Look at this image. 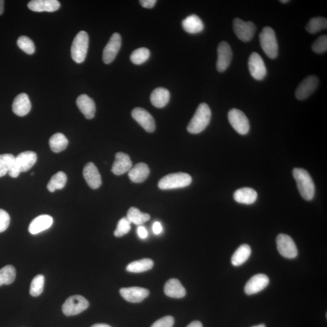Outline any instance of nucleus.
Listing matches in <instances>:
<instances>
[{
	"mask_svg": "<svg viewBox=\"0 0 327 327\" xmlns=\"http://www.w3.org/2000/svg\"><path fill=\"white\" fill-rule=\"evenodd\" d=\"M293 175L302 197L306 201L312 200L315 197V186L308 171L303 168H295Z\"/></svg>",
	"mask_w": 327,
	"mask_h": 327,
	"instance_id": "f257e3e1",
	"label": "nucleus"
},
{
	"mask_svg": "<svg viewBox=\"0 0 327 327\" xmlns=\"http://www.w3.org/2000/svg\"><path fill=\"white\" fill-rule=\"evenodd\" d=\"M211 112L206 103L198 106L194 116L187 126V131L192 134H198L204 131L210 122Z\"/></svg>",
	"mask_w": 327,
	"mask_h": 327,
	"instance_id": "f03ea898",
	"label": "nucleus"
},
{
	"mask_svg": "<svg viewBox=\"0 0 327 327\" xmlns=\"http://www.w3.org/2000/svg\"><path fill=\"white\" fill-rule=\"evenodd\" d=\"M37 155L34 151H26L15 157L8 174L12 178H17L20 173L26 172L36 163Z\"/></svg>",
	"mask_w": 327,
	"mask_h": 327,
	"instance_id": "7ed1b4c3",
	"label": "nucleus"
},
{
	"mask_svg": "<svg viewBox=\"0 0 327 327\" xmlns=\"http://www.w3.org/2000/svg\"><path fill=\"white\" fill-rule=\"evenodd\" d=\"M259 41L264 53L270 59H275L278 55V45L274 30L265 27L259 34Z\"/></svg>",
	"mask_w": 327,
	"mask_h": 327,
	"instance_id": "20e7f679",
	"label": "nucleus"
},
{
	"mask_svg": "<svg viewBox=\"0 0 327 327\" xmlns=\"http://www.w3.org/2000/svg\"><path fill=\"white\" fill-rule=\"evenodd\" d=\"M192 181L190 175L183 173H175L167 175L161 179L158 187L161 190L176 189L188 186Z\"/></svg>",
	"mask_w": 327,
	"mask_h": 327,
	"instance_id": "39448f33",
	"label": "nucleus"
},
{
	"mask_svg": "<svg viewBox=\"0 0 327 327\" xmlns=\"http://www.w3.org/2000/svg\"><path fill=\"white\" fill-rule=\"evenodd\" d=\"M89 38L85 31H80L74 39L71 55L73 61L77 63H82L85 60L89 48Z\"/></svg>",
	"mask_w": 327,
	"mask_h": 327,
	"instance_id": "423d86ee",
	"label": "nucleus"
},
{
	"mask_svg": "<svg viewBox=\"0 0 327 327\" xmlns=\"http://www.w3.org/2000/svg\"><path fill=\"white\" fill-rule=\"evenodd\" d=\"M89 303L87 300L80 295L70 296L64 303L63 312L67 316L80 314L89 307Z\"/></svg>",
	"mask_w": 327,
	"mask_h": 327,
	"instance_id": "0eeeda50",
	"label": "nucleus"
},
{
	"mask_svg": "<svg viewBox=\"0 0 327 327\" xmlns=\"http://www.w3.org/2000/svg\"><path fill=\"white\" fill-rule=\"evenodd\" d=\"M228 119L232 126L237 132L242 136L247 134L250 130V123L244 112L237 109L229 111Z\"/></svg>",
	"mask_w": 327,
	"mask_h": 327,
	"instance_id": "6e6552de",
	"label": "nucleus"
},
{
	"mask_svg": "<svg viewBox=\"0 0 327 327\" xmlns=\"http://www.w3.org/2000/svg\"><path fill=\"white\" fill-rule=\"evenodd\" d=\"M276 244L280 254L287 259L297 257L298 252L297 247L293 239L285 234H279L276 238Z\"/></svg>",
	"mask_w": 327,
	"mask_h": 327,
	"instance_id": "1a4fd4ad",
	"label": "nucleus"
},
{
	"mask_svg": "<svg viewBox=\"0 0 327 327\" xmlns=\"http://www.w3.org/2000/svg\"><path fill=\"white\" fill-rule=\"evenodd\" d=\"M234 30L239 40L244 42H248L254 38L256 27L252 22H244L237 18L234 21Z\"/></svg>",
	"mask_w": 327,
	"mask_h": 327,
	"instance_id": "9d476101",
	"label": "nucleus"
},
{
	"mask_svg": "<svg viewBox=\"0 0 327 327\" xmlns=\"http://www.w3.org/2000/svg\"><path fill=\"white\" fill-rule=\"evenodd\" d=\"M248 68L251 75L256 80H262L267 75V69L262 57L256 52L251 54L248 59Z\"/></svg>",
	"mask_w": 327,
	"mask_h": 327,
	"instance_id": "9b49d317",
	"label": "nucleus"
},
{
	"mask_svg": "<svg viewBox=\"0 0 327 327\" xmlns=\"http://www.w3.org/2000/svg\"><path fill=\"white\" fill-rule=\"evenodd\" d=\"M131 116L147 132L152 133L155 130L156 126L153 117L146 109L137 107L131 112Z\"/></svg>",
	"mask_w": 327,
	"mask_h": 327,
	"instance_id": "f8f14e48",
	"label": "nucleus"
},
{
	"mask_svg": "<svg viewBox=\"0 0 327 327\" xmlns=\"http://www.w3.org/2000/svg\"><path fill=\"white\" fill-rule=\"evenodd\" d=\"M233 53L231 47L225 42H222L218 48L217 68L219 72L225 71L232 62Z\"/></svg>",
	"mask_w": 327,
	"mask_h": 327,
	"instance_id": "ddd939ff",
	"label": "nucleus"
},
{
	"mask_svg": "<svg viewBox=\"0 0 327 327\" xmlns=\"http://www.w3.org/2000/svg\"><path fill=\"white\" fill-rule=\"evenodd\" d=\"M319 84L318 78L311 75L306 77L303 82L299 84L296 90L295 95L299 100L307 99L315 92Z\"/></svg>",
	"mask_w": 327,
	"mask_h": 327,
	"instance_id": "4468645a",
	"label": "nucleus"
},
{
	"mask_svg": "<svg viewBox=\"0 0 327 327\" xmlns=\"http://www.w3.org/2000/svg\"><path fill=\"white\" fill-rule=\"evenodd\" d=\"M121 36L119 33H114L111 36L104 49L103 60L104 63L109 65L116 58L121 46Z\"/></svg>",
	"mask_w": 327,
	"mask_h": 327,
	"instance_id": "2eb2a0df",
	"label": "nucleus"
},
{
	"mask_svg": "<svg viewBox=\"0 0 327 327\" xmlns=\"http://www.w3.org/2000/svg\"><path fill=\"white\" fill-rule=\"evenodd\" d=\"M269 282L268 276L264 274H258L253 276L245 286V294L253 295L261 292L267 287Z\"/></svg>",
	"mask_w": 327,
	"mask_h": 327,
	"instance_id": "dca6fc26",
	"label": "nucleus"
},
{
	"mask_svg": "<svg viewBox=\"0 0 327 327\" xmlns=\"http://www.w3.org/2000/svg\"><path fill=\"white\" fill-rule=\"evenodd\" d=\"M120 292L124 299L131 303L142 302L149 295V291L147 289L138 286L121 288Z\"/></svg>",
	"mask_w": 327,
	"mask_h": 327,
	"instance_id": "f3484780",
	"label": "nucleus"
},
{
	"mask_svg": "<svg viewBox=\"0 0 327 327\" xmlns=\"http://www.w3.org/2000/svg\"><path fill=\"white\" fill-rule=\"evenodd\" d=\"M83 177L87 184L92 189H98L102 184L99 171L93 163H87L84 166Z\"/></svg>",
	"mask_w": 327,
	"mask_h": 327,
	"instance_id": "a211bd4d",
	"label": "nucleus"
},
{
	"mask_svg": "<svg viewBox=\"0 0 327 327\" xmlns=\"http://www.w3.org/2000/svg\"><path fill=\"white\" fill-rule=\"evenodd\" d=\"M131 167L132 162L129 155L123 152H119L116 155V161L111 170L114 175H121L129 172Z\"/></svg>",
	"mask_w": 327,
	"mask_h": 327,
	"instance_id": "6ab92c4d",
	"label": "nucleus"
},
{
	"mask_svg": "<svg viewBox=\"0 0 327 327\" xmlns=\"http://www.w3.org/2000/svg\"><path fill=\"white\" fill-rule=\"evenodd\" d=\"M28 8L33 12H52L60 8V3L57 0H32L28 3Z\"/></svg>",
	"mask_w": 327,
	"mask_h": 327,
	"instance_id": "aec40b11",
	"label": "nucleus"
},
{
	"mask_svg": "<svg viewBox=\"0 0 327 327\" xmlns=\"http://www.w3.org/2000/svg\"><path fill=\"white\" fill-rule=\"evenodd\" d=\"M76 104L80 110L87 119H92L96 112L95 103L93 99L86 94L81 95L76 100Z\"/></svg>",
	"mask_w": 327,
	"mask_h": 327,
	"instance_id": "412c9836",
	"label": "nucleus"
},
{
	"mask_svg": "<svg viewBox=\"0 0 327 327\" xmlns=\"http://www.w3.org/2000/svg\"><path fill=\"white\" fill-rule=\"evenodd\" d=\"M31 103L27 94L23 93L15 97L12 104V110L16 116L24 117L31 110Z\"/></svg>",
	"mask_w": 327,
	"mask_h": 327,
	"instance_id": "4be33fe9",
	"label": "nucleus"
},
{
	"mask_svg": "<svg viewBox=\"0 0 327 327\" xmlns=\"http://www.w3.org/2000/svg\"><path fill=\"white\" fill-rule=\"evenodd\" d=\"M53 218L48 215H40L33 220L29 225V232L32 235H36L48 230L52 226Z\"/></svg>",
	"mask_w": 327,
	"mask_h": 327,
	"instance_id": "5701e85b",
	"label": "nucleus"
},
{
	"mask_svg": "<svg viewBox=\"0 0 327 327\" xmlns=\"http://www.w3.org/2000/svg\"><path fill=\"white\" fill-rule=\"evenodd\" d=\"M164 293L168 297L172 298H183L186 295V291L179 280L171 279L164 286Z\"/></svg>",
	"mask_w": 327,
	"mask_h": 327,
	"instance_id": "b1692460",
	"label": "nucleus"
},
{
	"mask_svg": "<svg viewBox=\"0 0 327 327\" xmlns=\"http://www.w3.org/2000/svg\"><path fill=\"white\" fill-rule=\"evenodd\" d=\"M234 197L238 203L250 205L257 200L258 194L252 188L244 187L236 191Z\"/></svg>",
	"mask_w": 327,
	"mask_h": 327,
	"instance_id": "393cba45",
	"label": "nucleus"
},
{
	"mask_svg": "<svg viewBox=\"0 0 327 327\" xmlns=\"http://www.w3.org/2000/svg\"><path fill=\"white\" fill-rule=\"evenodd\" d=\"M149 167L146 164L138 163L129 171L130 180L134 183H143L149 177Z\"/></svg>",
	"mask_w": 327,
	"mask_h": 327,
	"instance_id": "a878e982",
	"label": "nucleus"
},
{
	"mask_svg": "<svg viewBox=\"0 0 327 327\" xmlns=\"http://www.w3.org/2000/svg\"><path fill=\"white\" fill-rule=\"evenodd\" d=\"M182 25H183L185 31L191 33V34L200 33L204 28L203 22L196 15H191L187 16L182 22Z\"/></svg>",
	"mask_w": 327,
	"mask_h": 327,
	"instance_id": "bb28decb",
	"label": "nucleus"
},
{
	"mask_svg": "<svg viewBox=\"0 0 327 327\" xmlns=\"http://www.w3.org/2000/svg\"><path fill=\"white\" fill-rule=\"evenodd\" d=\"M170 97L169 91L163 87H159L155 89L151 93L150 101L155 107L163 108L169 102Z\"/></svg>",
	"mask_w": 327,
	"mask_h": 327,
	"instance_id": "cd10ccee",
	"label": "nucleus"
},
{
	"mask_svg": "<svg viewBox=\"0 0 327 327\" xmlns=\"http://www.w3.org/2000/svg\"><path fill=\"white\" fill-rule=\"evenodd\" d=\"M252 254L250 246L243 244L240 246L233 255L231 261L233 265L238 267L247 261Z\"/></svg>",
	"mask_w": 327,
	"mask_h": 327,
	"instance_id": "c85d7f7f",
	"label": "nucleus"
},
{
	"mask_svg": "<svg viewBox=\"0 0 327 327\" xmlns=\"http://www.w3.org/2000/svg\"><path fill=\"white\" fill-rule=\"evenodd\" d=\"M69 141L62 133H57L50 138L49 146L50 149L55 153H59L65 150L68 146Z\"/></svg>",
	"mask_w": 327,
	"mask_h": 327,
	"instance_id": "c756f323",
	"label": "nucleus"
},
{
	"mask_svg": "<svg viewBox=\"0 0 327 327\" xmlns=\"http://www.w3.org/2000/svg\"><path fill=\"white\" fill-rule=\"evenodd\" d=\"M154 263L150 259L133 261L127 266L126 271L131 273H142L153 268Z\"/></svg>",
	"mask_w": 327,
	"mask_h": 327,
	"instance_id": "7c9ffc66",
	"label": "nucleus"
},
{
	"mask_svg": "<svg viewBox=\"0 0 327 327\" xmlns=\"http://www.w3.org/2000/svg\"><path fill=\"white\" fill-rule=\"evenodd\" d=\"M67 183V176L63 171H59L54 175L47 185L48 189L50 192H54L56 190L62 189L65 187Z\"/></svg>",
	"mask_w": 327,
	"mask_h": 327,
	"instance_id": "2f4dec72",
	"label": "nucleus"
},
{
	"mask_svg": "<svg viewBox=\"0 0 327 327\" xmlns=\"http://www.w3.org/2000/svg\"><path fill=\"white\" fill-rule=\"evenodd\" d=\"M127 218L129 219L131 223L141 225L150 220V216L149 214H143L137 208L131 207L127 212Z\"/></svg>",
	"mask_w": 327,
	"mask_h": 327,
	"instance_id": "473e14b6",
	"label": "nucleus"
},
{
	"mask_svg": "<svg viewBox=\"0 0 327 327\" xmlns=\"http://www.w3.org/2000/svg\"><path fill=\"white\" fill-rule=\"evenodd\" d=\"M16 271L13 266L6 265L0 269V286L11 284L15 281Z\"/></svg>",
	"mask_w": 327,
	"mask_h": 327,
	"instance_id": "72a5a7b5",
	"label": "nucleus"
},
{
	"mask_svg": "<svg viewBox=\"0 0 327 327\" xmlns=\"http://www.w3.org/2000/svg\"><path fill=\"white\" fill-rule=\"evenodd\" d=\"M327 20L323 17H315L310 20L306 25L305 29L306 31L312 34H315L321 30L326 29Z\"/></svg>",
	"mask_w": 327,
	"mask_h": 327,
	"instance_id": "f704fd0d",
	"label": "nucleus"
},
{
	"mask_svg": "<svg viewBox=\"0 0 327 327\" xmlns=\"http://www.w3.org/2000/svg\"><path fill=\"white\" fill-rule=\"evenodd\" d=\"M150 50L146 48H141L131 53L130 59L134 65H140L146 62L150 58Z\"/></svg>",
	"mask_w": 327,
	"mask_h": 327,
	"instance_id": "c9c22d12",
	"label": "nucleus"
},
{
	"mask_svg": "<svg viewBox=\"0 0 327 327\" xmlns=\"http://www.w3.org/2000/svg\"><path fill=\"white\" fill-rule=\"evenodd\" d=\"M45 278L42 275H39L33 279L30 284V294L34 297L39 296L43 292Z\"/></svg>",
	"mask_w": 327,
	"mask_h": 327,
	"instance_id": "e433bc0d",
	"label": "nucleus"
},
{
	"mask_svg": "<svg viewBox=\"0 0 327 327\" xmlns=\"http://www.w3.org/2000/svg\"><path fill=\"white\" fill-rule=\"evenodd\" d=\"M15 157L12 154L0 155V178L8 174Z\"/></svg>",
	"mask_w": 327,
	"mask_h": 327,
	"instance_id": "4c0bfd02",
	"label": "nucleus"
},
{
	"mask_svg": "<svg viewBox=\"0 0 327 327\" xmlns=\"http://www.w3.org/2000/svg\"><path fill=\"white\" fill-rule=\"evenodd\" d=\"M17 45L23 51L29 55H32L35 51L34 43L28 36H20L18 39Z\"/></svg>",
	"mask_w": 327,
	"mask_h": 327,
	"instance_id": "58836bf2",
	"label": "nucleus"
},
{
	"mask_svg": "<svg viewBox=\"0 0 327 327\" xmlns=\"http://www.w3.org/2000/svg\"><path fill=\"white\" fill-rule=\"evenodd\" d=\"M131 229V222L127 217L121 219L118 223L117 227L114 232L116 237H123L128 234Z\"/></svg>",
	"mask_w": 327,
	"mask_h": 327,
	"instance_id": "ea45409f",
	"label": "nucleus"
},
{
	"mask_svg": "<svg viewBox=\"0 0 327 327\" xmlns=\"http://www.w3.org/2000/svg\"><path fill=\"white\" fill-rule=\"evenodd\" d=\"M312 49L317 53L325 52L327 50V36L324 35L319 37L313 43Z\"/></svg>",
	"mask_w": 327,
	"mask_h": 327,
	"instance_id": "a19ab883",
	"label": "nucleus"
},
{
	"mask_svg": "<svg viewBox=\"0 0 327 327\" xmlns=\"http://www.w3.org/2000/svg\"><path fill=\"white\" fill-rule=\"evenodd\" d=\"M11 221V218L8 212L0 209V233L5 232L8 229Z\"/></svg>",
	"mask_w": 327,
	"mask_h": 327,
	"instance_id": "79ce46f5",
	"label": "nucleus"
},
{
	"mask_svg": "<svg viewBox=\"0 0 327 327\" xmlns=\"http://www.w3.org/2000/svg\"><path fill=\"white\" fill-rule=\"evenodd\" d=\"M175 320L172 316H167L158 319L151 327H173Z\"/></svg>",
	"mask_w": 327,
	"mask_h": 327,
	"instance_id": "37998d69",
	"label": "nucleus"
},
{
	"mask_svg": "<svg viewBox=\"0 0 327 327\" xmlns=\"http://www.w3.org/2000/svg\"><path fill=\"white\" fill-rule=\"evenodd\" d=\"M157 2L156 0H141L140 1L141 5L147 9L153 8Z\"/></svg>",
	"mask_w": 327,
	"mask_h": 327,
	"instance_id": "c03bdc74",
	"label": "nucleus"
},
{
	"mask_svg": "<svg viewBox=\"0 0 327 327\" xmlns=\"http://www.w3.org/2000/svg\"><path fill=\"white\" fill-rule=\"evenodd\" d=\"M138 234L141 239H146L148 236V232L146 228L140 226L138 228Z\"/></svg>",
	"mask_w": 327,
	"mask_h": 327,
	"instance_id": "a18cd8bd",
	"label": "nucleus"
},
{
	"mask_svg": "<svg viewBox=\"0 0 327 327\" xmlns=\"http://www.w3.org/2000/svg\"><path fill=\"white\" fill-rule=\"evenodd\" d=\"M163 231V227L159 222H155L153 225V232L155 235H160Z\"/></svg>",
	"mask_w": 327,
	"mask_h": 327,
	"instance_id": "49530a36",
	"label": "nucleus"
},
{
	"mask_svg": "<svg viewBox=\"0 0 327 327\" xmlns=\"http://www.w3.org/2000/svg\"><path fill=\"white\" fill-rule=\"evenodd\" d=\"M187 327H203L200 321L192 322Z\"/></svg>",
	"mask_w": 327,
	"mask_h": 327,
	"instance_id": "de8ad7c7",
	"label": "nucleus"
},
{
	"mask_svg": "<svg viewBox=\"0 0 327 327\" xmlns=\"http://www.w3.org/2000/svg\"><path fill=\"white\" fill-rule=\"evenodd\" d=\"M4 4L5 1L0 0V15H2L3 11H4Z\"/></svg>",
	"mask_w": 327,
	"mask_h": 327,
	"instance_id": "09e8293b",
	"label": "nucleus"
},
{
	"mask_svg": "<svg viewBox=\"0 0 327 327\" xmlns=\"http://www.w3.org/2000/svg\"><path fill=\"white\" fill-rule=\"evenodd\" d=\"M91 327H112L109 325L105 324V323H97V324L93 325Z\"/></svg>",
	"mask_w": 327,
	"mask_h": 327,
	"instance_id": "8fccbe9b",
	"label": "nucleus"
},
{
	"mask_svg": "<svg viewBox=\"0 0 327 327\" xmlns=\"http://www.w3.org/2000/svg\"><path fill=\"white\" fill-rule=\"evenodd\" d=\"M252 327H266L265 325L264 324H260L259 325H256V326H254Z\"/></svg>",
	"mask_w": 327,
	"mask_h": 327,
	"instance_id": "3c124183",
	"label": "nucleus"
},
{
	"mask_svg": "<svg viewBox=\"0 0 327 327\" xmlns=\"http://www.w3.org/2000/svg\"><path fill=\"white\" fill-rule=\"evenodd\" d=\"M280 2H281V3H287L288 2H289V1H288V0H282V1H280Z\"/></svg>",
	"mask_w": 327,
	"mask_h": 327,
	"instance_id": "603ef678",
	"label": "nucleus"
},
{
	"mask_svg": "<svg viewBox=\"0 0 327 327\" xmlns=\"http://www.w3.org/2000/svg\"><path fill=\"white\" fill-rule=\"evenodd\" d=\"M34 175V174L33 173H32L31 174H30V175Z\"/></svg>",
	"mask_w": 327,
	"mask_h": 327,
	"instance_id": "864d4df0",
	"label": "nucleus"
}]
</instances>
